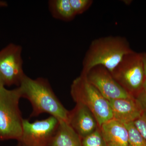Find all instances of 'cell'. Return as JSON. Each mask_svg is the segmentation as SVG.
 Returning <instances> with one entry per match:
<instances>
[{
	"mask_svg": "<svg viewBox=\"0 0 146 146\" xmlns=\"http://www.w3.org/2000/svg\"><path fill=\"white\" fill-rule=\"evenodd\" d=\"M5 85V83L4 81L0 75V88L4 87Z\"/></svg>",
	"mask_w": 146,
	"mask_h": 146,
	"instance_id": "20",
	"label": "cell"
},
{
	"mask_svg": "<svg viewBox=\"0 0 146 146\" xmlns=\"http://www.w3.org/2000/svg\"><path fill=\"white\" fill-rule=\"evenodd\" d=\"M127 131L129 146H146V141L133 122L124 124Z\"/></svg>",
	"mask_w": 146,
	"mask_h": 146,
	"instance_id": "14",
	"label": "cell"
},
{
	"mask_svg": "<svg viewBox=\"0 0 146 146\" xmlns=\"http://www.w3.org/2000/svg\"><path fill=\"white\" fill-rule=\"evenodd\" d=\"M111 74L129 94L140 93L146 78L142 53L133 51L126 54Z\"/></svg>",
	"mask_w": 146,
	"mask_h": 146,
	"instance_id": "5",
	"label": "cell"
},
{
	"mask_svg": "<svg viewBox=\"0 0 146 146\" xmlns=\"http://www.w3.org/2000/svg\"><path fill=\"white\" fill-rule=\"evenodd\" d=\"M72 97L77 104L89 109L100 127L113 119L109 101L88 80L81 75L73 81L71 87Z\"/></svg>",
	"mask_w": 146,
	"mask_h": 146,
	"instance_id": "3",
	"label": "cell"
},
{
	"mask_svg": "<svg viewBox=\"0 0 146 146\" xmlns=\"http://www.w3.org/2000/svg\"><path fill=\"white\" fill-rule=\"evenodd\" d=\"M8 5L7 3L4 1H0V7H5Z\"/></svg>",
	"mask_w": 146,
	"mask_h": 146,
	"instance_id": "21",
	"label": "cell"
},
{
	"mask_svg": "<svg viewBox=\"0 0 146 146\" xmlns=\"http://www.w3.org/2000/svg\"><path fill=\"white\" fill-rule=\"evenodd\" d=\"M142 59H143V65L144 72L146 78V53H142Z\"/></svg>",
	"mask_w": 146,
	"mask_h": 146,
	"instance_id": "19",
	"label": "cell"
},
{
	"mask_svg": "<svg viewBox=\"0 0 146 146\" xmlns=\"http://www.w3.org/2000/svg\"><path fill=\"white\" fill-rule=\"evenodd\" d=\"M143 112H146V92L142 91L138 94L136 100Z\"/></svg>",
	"mask_w": 146,
	"mask_h": 146,
	"instance_id": "18",
	"label": "cell"
},
{
	"mask_svg": "<svg viewBox=\"0 0 146 146\" xmlns=\"http://www.w3.org/2000/svg\"><path fill=\"white\" fill-rule=\"evenodd\" d=\"M59 123L52 116L33 122L24 119L17 146H50Z\"/></svg>",
	"mask_w": 146,
	"mask_h": 146,
	"instance_id": "6",
	"label": "cell"
},
{
	"mask_svg": "<svg viewBox=\"0 0 146 146\" xmlns=\"http://www.w3.org/2000/svg\"><path fill=\"white\" fill-rule=\"evenodd\" d=\"M69 123L80 137L84 138L96 129L97 121L87 108L77 104L72 113L69 112Z\"/></svg>",
	"mask_w": 146,
	"mask_h": 146,
	"instance_id": "9",
	"label": "cell"
},
{
	"mask_svg": "<svg viewBox=\"0 0 146 146\" xmlns=\"http://www.w3.org/2000/svg\"><path fill=\"white\" fill-rule=\"evenodd\" d=\"M133 123L146 141V112H143L141 116Z\"/></svg>",
	"mask_w": 146,
	"mask_h": 146,
	"instance_id": "17",
	"label": "cell"
},
{
	"mask_svg": "<svg viewBox=\"0 0 146 146\" xmlns=\"http://www.w3.org/2000/svg\"><path fill=\"white\" fill-rule=\"evenodd\" d=\"M20 45L10 44L0 51V75L5 85L19 86L25 75Z\"/></svg>",
	"mask_w": 146,
	"mask_h": 146,
	"instance_id": "7",
	"label": "cell"
},
{
	"mask_svg": "<svg viewBox=\"0 0 146 146\" xmlns=\"http://www.w3.org/2000/svg\"><path fill=\"white\" fill-rule=\"evenodd\" d=\"M100 127L107 146H129L127 131L124 124L113 119L103 124Z\"/></svg>",
	"mask_w": 146,
	"mask_h": 146,
	"instance_id": "11",
	"label": "cell"
},
{
	"mask_svg": "<svg viewBox=\"0 0 146 146\" xmlns=\"http://www.w3.org/2000/svg\"><path fill=\"white\" fill-rule=\"evenodd\" d=\"M74 13L76 15L84 13L92 5V0H70Z\"/></svg>",
	"mask_w": 146,
	"mask_h": 146,
	"instance_id": "16",
	"label": "cell"
},
{
	"mask_svg": "<svg viewBox=\"0 0 146 146\" xmlns=\"http://www.w3.org/2000/svg\"><path fill=\"white\" fill-rule=\"evenodd\" d=\"M133 51L123 36H109L94 39L84 58L81 74H86L97 66H103L111 73L124 56Z\"/></svg>",
	"mask_w": 146,
	"mask_h": 146,
	"instance_id": "2",
	"label": "cell"
},
{
	"mask_svg": "<svg viewBox=\"0 0 146 146\" xmlns=\"http://www.w3.org/2000/svg\"><path fill=\"white\" fill-rule=\"evenodd\" d=\"M22 98L19 87L0 88V138L18 140L22 134L23 121L19 104Z\"/></svg>",
	"mask_w": 146,
	"mask_h": 146,
	"instance_id": "4",
	"label": "cell"
},
{
	"mask_svg": "<svg viewBox=\"0 0 146 146\" xmlns=\"http://www.w3.org/2000/svg\"><path fill=\"white\" fill-rule=\"evenodd\" d=\"M19 87L22 98L28 100L32 106L31 117L48 113L59 121L69 123V112L59 101L47 79L43 78L34 79L25 75Z\"/></svg>",
	"mask_w": 146,
	"mask_h": 146,
	"instance_id": "1",
	"label": "cell"
},
{
	"mask_svg": "<svg viewBox=\"0 0 146 146\" xmlns=\"http://www.w3.org/2000/svg\"><path fill=\"white\" fill-rule=\"evenodd\" d=\"M83 75L108 101L132 98L131 94L115 80L111 73L103 66L94 67Z\"/></svg>",
	"mask_w": 146,
	"mask_h": 146,
	"instance_id": "8",
	"label": "cell"
},
{
	"mask_svg": "<svg viewBox=\"0 0 146 146\" xmlns=\"http://www.w3.org/2000/svg\"><path fill=\"white\" fill-rule=\"evenodd\" d=\"M59 122L50 146H82L80 136L70 125L67 122Z\"/></svg>",
	"mask_w": 146,
	"mask_h": 146,
	"instance_id": "12",
	"label": "cell"
},
{
	"mask_svg": "<svg viewBox=\"0 0 146 146\" xmlns=\"http://www.w3.org/2000/svg\"><path fill=\"white\" fill-rule=\"evenodd\" d=\"M82 144V146H107L101 131L97 129L84 138Z\"/></svg>",
	"mask_w": 146,
	"mask_h": 146,
	"instance_id": "15",
	"label": "cell"
},
{
	"mask_svg": "<svg viewBox=\"0 0 146 146\" xmlns=\"http://www.w3.org/2000/svg\"><path fill=\"white\" fill-rule=\"evenodd\" d=\"M48 3L50 13L55 19L69 22L72 21L76 16L70 0H50Z\"/></svg>",
	"mask_w": 146,
	"mask_h": 146,
	"instance_id": "13",
	"label": "cell"
},
{
	"mask_svg": "<svg viewBox=\"0 0 146 146\" xmlns=\"http://www.w3.org/2000/svg\"><path fill=\"white\" fill-rule=\"evenodd\" d=\"M143 91H146V78L144 81L143 86Z\"/></svg>",
	"mask_w": 146,
	"mask_h": 146,
	"instance_id": "22",
	"label": "cell"
},
{
	"mask_svg": "<svg viewBox=\"0 0 146 146\" xmlns=\"http://www.w3.org/2000/svg\"><path fill=\"white\" fill-rule=\"evenodd\" d=\"M133 98H120L108 101L113 115V119L123 123L133 122L143 111Z\"/></svg>",
	"mask_w": 146,
	"mask_h": 146,
	"instance_id": "10",
	"label": "cell"
}]
</instances>
